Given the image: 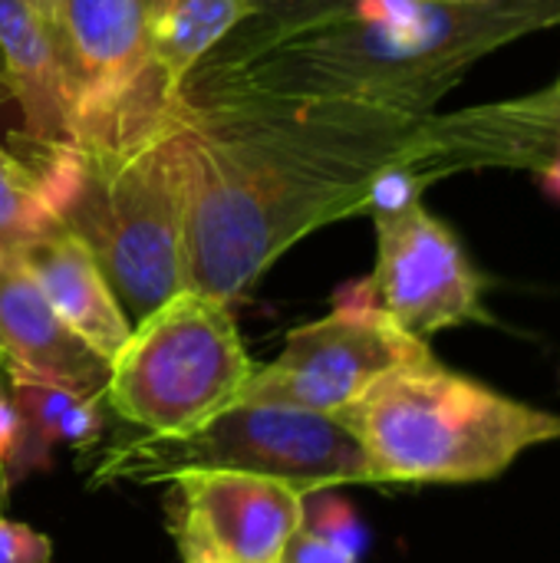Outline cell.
Here are the masks:
<instances>
[{"instance_id": "1", "label": "cell", "mask_w": 560, "mask_h": 563, "mask_svg": "<svg viewBox=\"0 0 560 563\" xmlns=\"http://www.w3.org/2000/svg\"><path fill=\"white\" fill-rule=\"evenodd\" d=\"M185 112L191 135L188 290L241 300L310 231L366 214L380 168L422 115L366 106Z\"/></svg>"}, {"instance_id": "2", "label": "cell", "mask_w": 560, "mask_h": 563, "mask_svg": "<svg viewBox=\"0 0 560 563\" xmlns=\"http://www.w3.org/2000/svg\"><path fill=\"white\" fill-rule=\"evenodd\" d=\"M56 221L99 261L129 323L188 287L191 135L182 99L116 142L33 152Z\"/></svg>"}, {"instance_id": "3", "label": "cell", "mask_w": 560, "mask_h": 563, "mask_svg": "<svg viewBox=\"0 0 560 563\" xmlns=\"http://www.w3.org/2000/svg\"><path fill=\"white\" fill-rule=\"evenodd\" d=\"M376 485H472L560 442V416L518 402L436 356L393 369L340 412Z\"/></svg>"}, {"instance_id": "4", "label": "cell", "mask_w": 560, "mask_h": 563, "mask_svg": "<svg viewBox=\"0 0 560 563\" xmlns=\"http://www.w3.org/2000/svg\"><path fill=\"white\" fill-rule=\"evenodd\" d=\"M191 472L274 478L300 495L376 485L356 432L330 412L284 402H234L175 435H135L96 455V485H172Z\"/></svg>"}, {"instance_id": "5", "label": "cell", "mask_w": 560, "mask_h": 563, "mask_svg": "<svg viewBox=\"0 0 560 563\" xmlns=\"http://www.w3.org/2000/svg\"><path fill=\"white\" fill-rule=\"evenodd\" d=\"M254 369L231 303L185 287L132 323L102 402L142 432L175 435L234 406Z\"/></svg>"}, {"instance_id": "6", "label": "cell", "mask_w": 560, "mask_h": 563, "mask_svg": "<svg viewBox=\"0 0 560 563\" xmlns=\"http://www.w3.org/2000/svg\"><path fill=\"white\" fill-rule=\"evenodd\" d=\"M426 340L393 323L370 294V280H350L333 294V310L287 333L281 356L257 366L238 402H284L340 416L393 369L429 360Z\"/></svg>"}, {"instance_id": "7", "label": "cell", "mask_w": 560, "mask_h": 563, "mask_svg": "<svg viewBox=\"0 0 560 563\" xmlns=\"http://www.w3.org/2000/svg\"><path fill=\"white\" fill-rule=\"evenodd\" d=\"M50 36L73 109V145L116 142L172 106L149 69L142 0H53Z\"/></svg>"}, {"instance_id": "8", "label": "cell", "mask_w": 560, "mask_h": 563, "mask_svg": "<svg viewBox=\"0 0 560 563\" xmlns=\"http://www.w3.org/2000/svg\"><path fill=\"white\" fill-rule=\"evenodd\" d=\"M376 267L366 277L373 303L406 333L429 340L465 323H492L485 274L472 264L459 234L426 205L373 218Z\"/></svg>"}, {"instance_id": "9", "label": "cell", "mask_w": 560, "mask_h": 563, "mask_svg": "<svg viewBox=\"0 0 560 563\" xmlns=\"http://www.w3.org/2000/svg\"><path fill=\"white\" fill-rule=\"evenodd\" d=\"M560 148V92L541 89L508 102L472 106L446 115H422L403 165L426 178V185L482 168H528L541 172Z\"/></svg>"}, {"instance_id": "10", "label": "cell", "mask_w": 560, "mask_h": 563, "mask_svg": "<svg viewBox=\"0 0 560 563\" xmlns=\"http://www.w3.org/2000/svg\"><path fill=\"white\" fill-rule=\"evenodd\" d=\"M172 534L191 538L228 563H281L304 525V495L238 472H191L172 482Z\"/></svg>"}, {"instance_id": "11", "label": "cell", "mask_w": 560, "mask_h": 563, "mask_svg": "<svg viewBox=\"0 0 560 563\" xmlns=\"http://www.w3.org/2000/svg\"><path fill=\"white\" fill-rule=\"evenodd\" d=\"M0 363L7 373L40 376L96 399L109 383V363L59 320L13 254L0 257Z\"/></svg>"}, {"instance_id": "12", "label": "cell", "mask_w": 560, "mask_h": 563, "mask_svg": "<svg viewBox=\"0 0 560 563\" xmlns=\"http://www.w3.org/2000/svg\"><path fill=\"white\" fill-rule=\"evenodd\" d=\"M36 280L59 320L106 363L122 350L132 323L116 300L92 251L63 224L33 238L13 254Z\"/></svg>"}, {"instance_id": "13", "label": "cell", "mask_w": 560, "mask_h": 563, "mask_svg": "<svg viewBox=\"0 0 560 563\" xmlns=\"http://www.w3.org/2000/svg\"><path fill=\"white\" fill-rule=\"evenodd\" d=\"M0 66L33 152L73 145V109L53 36L26 0H0Z\"/></svg>"}, {"instance_id": "14", "label": "cell", "mask_w": 560, "mask_h": 563, "mask_svg": "<svg viewBox=\"0 0 560 563\" xmlns=\"http://www.w3.org/2000/svg\"><path fill=\"white\" fill-rule=\"evenodd\" d=\"M254 13L257 0H142L145 56L162 96L178 102L198 63Z\"/></svg>"}, {"instance_id": "15", "label": "cell", "mask_w": 560, "mask_h": 563, "mask_svg": "<svg viewBox=\"0 0 560 563\" xmlns=\"http://www.w3.org/2000/svg\"><path fill=\"white\" fill-rule=\"evenodd\" d=\"M7 379L20 412V449L10 462V478L43 468L56 445H86L102 432V399L40 376L7 373Z\"/></svg>"}, {"instance_id": "16", "label": "cell", "mask_w": 560, "mask_h": 563, "mask_svg": "<svg viewBox=\"0 0 560 563\" xmlns=\"http://www.w3.org/2000/svg\"><path fill=\"white\" fill-rule=\"evenodd\" d=\"M53 228H59V221L46 201L36 165L0 145V257L17 254Z\"/></svg>"}, {"instance_id": "17", "label": "cell", "mask_w": 560, "mask_h": 563, "mask_svg": "<svg viewBox=\"0 0 560 563\" xmlns=\"http://www.w3.org/2000/svg\"><path fill=\"white\" fill-rule=\"evenodd\" d=\"M422 191H426V178L416 175L409 165L393 162L373 175L370 191H366V214L386 218V214L409 211L413 205L422 201Z\"/></svg>"}, {"instance_id": "18", "label": "cell", "mask_w": 560, "mask_h": 563, "mask_svg": "<svg viewBox=\"0 0 560 563\" xmlns=\"http://www.w3.org/2000/svg\"><path fill=\"white\" fill-rule=\"evenodd\" d=\"M304 528L360 554L363 548V528L353 515V508L343 498H333L327 492H314L310 501H304Z\"/></svg>"}, {"instance_id": "19", "label": "cell", "mask_w": 560, "mask_h": 563, "mask_svg": "<svg viewBox=\"0 0 560 563\" xmlns=\"http://www.w3.org/2000/svg\"><path fill=\"white\" fill-rule=\"evenodd\" d=\"M53 548L46 534L0 518V563H50Z\"/></svg>"}, {"instance_id": "20", "label": "cell", "mask_w": 560, "mask_h": 563, "mask_svg": "<svg viewBox=\"0 0 560 563\" xmlns=\"http://www.w3.org/2000/svg\"><path fill=\"white\" fill-rule=\"evenodd\" d=\"M281 563H360V554H353L300 525V531L287 541Z\"/></svg>"}, {"instance_id": "21", "label": "cell", "mask_w": 560, "mask_h": 563, "mask_svg": "<svg viewBox=\"0 0 560 563\" xmlns=\"http://www.w3.org/2000/svg\"><path fill=\"white\" fill-rule=\"evenodd\" d=\"M20 449V412L13 396L0 389V475L10 478V462Z\"/></svg>"}, {"instance_id": "22", "label": "cell", "mask_w": 560, "mask_h": 563, "mask_svg": "<svg viewBox=\"0 0 560 563\" xmlns=\"http://www.w3.org/2000/svg\"><path fill=\"white\" fill-rule=\"evenodd\" d=\"M538 185H541V191H545L554 205H560V148L554 152V158L538 172Z\"/></svg>"}, {"instance_id": "23", "label": "cell", "mask_w": 560, "mask_h": 563, "mask_svg": "<svg viewBox=\"0 0 560 563\" xmlns=\"http://www.w3.org/2000/svg\"><path fill=\"white\" fill-rule=\"evenodd\" d=\"M175 541H178V551H182V561L185 563H228L221 561L215 551H208L205 544L191 541V538H175Z\"/></svg>"}, {"instance_id": "24", "label": "cell", "mask_w": 560, "mask_h": 563, "mask_svg": "<svg viewBox=\"0 0 560 563\" xmlns=\"http://www.w3.org/2000/svg\"><path fill=\"white\" fill-rule=\"evenodd\" d=\"M36 13H40V20L46 23V30H50V23H53V0H26Z\"/></svg>"}, {"instance_id": "25", "label": "cell", "mask_w": 560, "mask_h": 563, "mask_svg": "<svg viewBox=\"0 0 560 563\" xmlns=\"http://www.w3.org/2000/svg\"><path fill=\"white\" fill-rule=\"evenodd\" d=\"M7 488H10V478L0 475V511H3V505H7Z\"/></svg>"}, {"instance_id": "26", "label": "cell", "mask_w": 560, "mask_h": 563, "mask_svg": "<svg viewBox=\"0 0 560 563\" xmlns=\"http://www.w3.org/2000/svg\"><path fill=\"white\" fill-rule=\"evenodd\" d=\"M429 3H482V0H429Z\"/></svg>"}, {"instance_id": "27", "label": "cell", "mask_w": 560, "mask_h": 563, "mask_svg": "<svg viewBox=\"0 0 560 563\" xmlns=\"http://www.w3.org/2000/svg\"><path fill=\"white\" fill-rule=\"evenodd\" d=\"M3 96H7V86H3V66H0V99H3ZM7 99H10V96H7Z\"/></svg>"}, {"instance_id": "28", "label": "cell", "mask_w": 560, "mask_h": 563, "mask_svg": "<svg viewBox=\"0 0 560 563\" xmlns=\"http://www.w3.org/2000/svg\"><path fill=\"white\" fill-rule=\"evenodd\" d=\"M558 92H560V82H558Z\"/></svg>"}]
</instances>
